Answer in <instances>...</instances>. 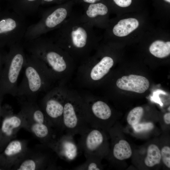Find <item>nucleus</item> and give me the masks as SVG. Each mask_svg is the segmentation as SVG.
I'll use <instances>...</instances> for the list:
<instances>
[{
  "label": "nucleus",
  "mask_w": 170,
  "mask_h": 170,
  "mask_svg": "<svg viewBox=\"0 0 170 170\" xmlns=\"http://www.w3.org/2000/svg\"><path fill=\"white\" fill-rule=\"evenodd\" d=\"M94 27L84 20L81 15L71 14L56 31L51 39L68 53L75 62L81 63L93 52L97 40Z\"/></svg>",
  "instance_id": "nucleus-1"
},
{
  "label": "nucleus",
  "mask_w": 170,
  "mask_h": 170,
  "mask_svg": "<svg viewBox=\"0 0 170 170\" xmlns=\"http://www.w3.org/2000/svg\"><path fill=\"white\" fill-rule=\"evenodd\" d=\"M23 47L30 54L43 62L58 84L65 85L72 76L75 62L51 38L41 36L26 41Z\"/></svg>",
  "instance_id": "nucleus-2"
},
{
  "label": "nucleus",
  "mask_w": 170,
  "mask_h": 170,
  "mask_svg": "<svg viewBox=\"0 0 170 170\" xmlns=\"http://www.w3.org/2000/svg\"><path fill=\"white\" fill-rule=\"evenodd\" d=\"M23 68L24 77L16 92L17 98L36 101L40 93H46L54 87L55 79L43 62L34 55L26 54Z\"/></svg>",
  "instance_id": "nucleus-3"
},
{
  "label": "nucleus",
  "mask_w": 170,
  "mask_h": 170,
  "mask_svg": "<svg viewBox=\"0 0 170 170\" xmlns=\"http://www.w3.org/2000/svg\"><path fill=\"white\" fill-rule=\"evenodd\" d=\"M62 132L72 136L81 135L90 127L86 120L81 93L68 89L61 119Z\"/></svg>",
  "instance_id": "nucleus-4"
},
{
  "label": "nucleus",
  "mask_w": 170,
  "mask_h": 170,
  "mask_svg": "<svg viewBox=\"0 0 170 170\" xmlns=\"http://www.w3.org/2000/svg\"><path fill=\"white\" fill-rule=\"evenodd\" d=\"M9 48L0 78V98L7 94L15 96L18 78L26 60L24 48L20 43Z\"/></svg>",
  "instance_id": "nucleus-5"
},
{
  "label": "nucleus",
  "mask_w": 170,
  "mask_h": 170,
  "mask_svg": "<svg viewBox=\"0 0 170 170\" xmlns=\"http://www.w3.org/2000/svg\"><path fill=\"white\" fill-rule=\"evenodd\" d=\"M68 6H58L44 11L37 22L27 27L24 38L33 40L60 28L72 14Z\"/></svg>",
  "instance_id": "nucleus-6"
},
{
  "label": "nucleus",
  "mask_w": 170,
  "mask_h": 170,
  "mask_svg": "<svg viewBox=\"0 0 170 170\" xmlns=\"http://www.w3.org/2000/svg\"><path fill=\"white\" fill-rule=\"evenodd\" d=\"M27 27L26 18L13 11L0 12V47L20 43Z\"/></svg>",
  "instance_id": "nucleus-7"
},
{
  "label": "nucleus",
  "mask_w": 170,
  "mask_h": 170,
  "mask_svg": "<svg viewBox=\"0 0 170 170\" xmlns=\"http://www.w3.org/2000/svg\"><path fill=\"white\" fill-rule=\"evenodd\" d=\"M68 90L65 85L58 84L45 93L40 106L54 127L61 133L62 117Z\"/></svg>",
  "instance_id": "nucleus-8"
},
{
  "label": "nucleus",
  "mask_w": 170,
  "mask_h": 170,
  "mask_svg": "<svg viewBox=\"0 0 170 170\" xmlns=\"http://www.w3.org/2000/svg\"><path fill=\"white\" fill-rule=\"evenodd\" d=\"M26 122L25 117L21 111L15 114L9 105L5 104L2 106L0 121V152L15 137L19 130L24 128Z\"/></svg>",
  "instance_id": "nucleus-9"
},
{
  "label": "nucleus",
  "mask_w": 170,
  "mask_h": 170,
  "mask_svg": "<svg viewBox=\"0 0 170 170\" xmlns=\"http://www.w3.org/2000/svg\"><path fill=\"white\" fill-rule=\"evenodd\" d=\"M82 96L87 122L90 127L99 128L101 122L108 120L112 112L105 102L98 99L90 93H81Z\"/></svg>",
  "instance_id": "nucleus-10"
},
{
  "label": "nucleus",
  "mask_w": 170,
  "mask_h": 170,
  "mask_svg": "<svg viewBox=\"0 0 170 170\" xmlns=\"http://www.w3.org/2000/svg\"><path fill=\"white\" fill-rule=\"evenodd\" d=\"M80 135L78 146L85 157L93 156L100 158L105 142L101 131L99 128L90 127Z\"/></svg>",
  "instance_id": "nucleus-11"
},
{
  "label": "nucleus",
  "mask_w": 170,
  "mask_h": 170,
  "mask_svg": "<svg viewBox=\"0 0 170 170\" xmlns=\"http://www.w3.org/2000/svg\"><path fill=\"white\" fill-rule=\"evenodd\" d=\"M26 141L13 139L0 153V166L3 169L13 168L28 152Z\"/></svg>",
  "instance_id": "nucleus-12"
},
{
  "label": "nucleus",
  "mask_w": 170,
  "mask_h": 170,
  "mask_svg": "<svg viewBox=\"0 0 170 170\" xmlns=\"http://www.w3.org/2000/svg\"><path fill=\"white\" fill-rule=\"evenodd\" d=\"M61 158L66 161L74 159L78 154L77 146L73 136L66 134H61L48 147Z\"/></svg>",
  "instance_id": "nucleus-13"
},
{
  "label": "nucleus",
  "mask_w": 170,
  "mask_h": 170,
  "mask_svg": "<svg viewBox=\"0 0 170 170\" xmlns=\"http://www.w3.org/2000/svg\"><path fill=\"white\" fill-rule=\"evenodd\" d=\"M26 153L13 168L17 170H35L54 168V162L48 155H41L28 157Z\"/></svg>",
  "instance_id": "nucleus-14"
},
{
  "label": "nucleus",
  "mask_w": 170,
  "mask_h": 170,
  "mask_svg": "<svg viewBox=\"0 0 170 170\" xmlns=\"http://www.w3.org/2000/svg\"><path fill=\"white\" fill-rule=\"evenodd\" d=\"M24 128L47 147L58 137L54 129L55 128L50 124L37 123L26 120Z\"/></svg>",
  "instance_id": "nucleus-15"
},
{
  "label": "nucleus",
  "mask_w": 170,
  "mask_h": 170,
  "mask_svg": "<svg viewBox=\"0 0 170 170\" xmlns=\"http://www.w3.org/2000/svg\"><path fill=\"white\" fill-rule=\"evenodd\" d=\"M116 85L121 89L141 94L148 89L150 83L145 77L131 74L118 79Z\"/></svg>",
  "instance_id": "nucleus-16"
},
{
  "label": "nucleus",
  "mask_w": 170,
  "mask_h": 170,
  "mask_svg": "<svg viewBox=\"0 0 170 170\" xmlns=\"http://www.w3.org/2000/svg\"><path fill=\"white\" fill-rule=\"evenodd\" d=\"M108 12V8L103 3H94L89 4L81 16L93 27L98 26L101 24L102 18L106 16Z\"/></svg>",
  "instance_id": "nucleus-17"
},
{
  "label": "nucleus",
  "mask_w": 170,
  "mask_h": 170,
  "mask_svg": "<svg viewBox=\"0 0 170 170\" xmlns=\"http://www.w3.org/2000/svg\"><path fill=\"white\" fill-rule=\"evenodd\" d=\"M42 0H13L11 3L13 11L26 18L36 12Z\"/></svg>",
  "instance_id": "nucleus-18"
},
{
  "label": "nucleus",
  "mask_w": 170,
  "mask_h": 170,
  "mask_svg": "<svg viewBox=\"0 0 170 170\" xmlns=\"http://www.w3.org/2000/svg\"><path fill=\"white\" fill-rule=\"evenodd\" d=\"M138 20L133 18L122 20L113 27L112 31L115 36L122 37L126 36L139 26Z\"/></svg>",
  "instance_id": "nucleus-19"
},
{
  "label": "nucleus",
  "mask_w": 170,
  "mask_h": 170,
  "mask_svg": "<svg viewBox=\"0 0 170 170\" xmlns=\"http://www.w3.org/2000/svg\"><path fill=\"white\" fill-rule=\"evenodd\" d=\"M112 153L116 159L122 160L129 158L132 154V151L129 144L124 140H120L114 146Z\"/></svg>",
  "instance_id": "nucleus-20"
},
{
  "label": "nucleus",
  "mask_w": 170,
  "mask_h": 170,
  "mask_svg": "<svg viewBox=\"0 0 170 170\" xmlns=\"http://www.w3.org/2000/svg\"><path fill=\"white\" fill-rule=\"evenodd\" d=\"M150 53L155 56L162 58L170 54V42L158 40L153 42L149 47Z\"/></svg>",
  "instance_id": "nucleus-21"
},
{
  "label": "nucleus",
  "mask_w": 170,
  "mask_h": 170,
  "mask_svg": "<svg viewBox=\"0 0 170 170\" xmlns=\"http://www.w3.org/2000/svg\"><path fill=\"white\" fill-rule=\"evenodd\" d=\"M161 159V151L158 147L153 144L148 147L147 155L144 159V163L148 167H151L158 164Z\"/></svg>",
  "instance_id": "nucleus-22"
},
{
  "label": "nucleus",
  "mask_w": 170,
  "mask_h": 170,
  "mask_svg": "<svg viewBox=\"0 0 170 170\" xmlns=\"http://www.w3.org/2000/svg\"><path fill=\"white\" fill-rule=\"evenodd\" d=\"M85 162L73 168L76 170H100L99 158L96 157L89 156L85 157Z\"/></svg>",
  "instance_id": "nucleus-23"
},
{
  "label": "nucleus",
  "mask_w": 170,
  "mask_h": 170,
  "mask_svg": "<svg viewBox=\"0 0 170 170\" xmlns=\"http://www.w3.org/2000/svg\"><path fill=\"white\" fill-rule=\"evenodd\" d=\"M144 113L143 108L138 106L132 109L128 113L127 120L128 123L132 126L139 123Z\"/></svg>",
  "instance_id": "nucleus-24"
},
{
  "label": "nucleus",
  "mask_w": 170,
  "mask_h": 170,
  "mask_svg": "<svg viewBox=\"0 0 170 170\" xmlns=\"http://www.w3.org/2000/svg\"><path fill=\"white\" fill-rule=\"evenodd\" d=\"M132 127L134 131L137 133L149 131L154 128L153 123L151 122L139 123Z\"/></svg>",
  "instance_id": "nucleus-25"
},
{
  "label": "nucleus",
  "mask_w": 170,
  "mask_h": 170,
  "mask_svg": "<svg viewBox=\"0 0 170 170\" xmlns=\"http://www.w3.org/2000/svg\"><path fill=\"white\" fill-rule=\"evenodd\" d=\"M161 159L164 164L170 168V148L165 146H164L161 151Z\"/></svg>",
  "instance_id": "nucleus-26"
},
{
  "label": "nucleus",
  "mask_w": 170,
  "mask_h": 170,
  "mask_svg": "<svg viewBox=\"0 0 170 170\" xmlns=\"http://www.w3.org/2000/svg\"><path fill=\"white\" fill-rule=\"evenodd\" d=\"M8 53L3 48L0 47V78L6 60Z\"/></svg>",
  "instance_id": "nucleus-27"
},
{
  "label": "nucleus",
  "mask_w": 170,
  "mask_h": 170,
  "mask_svg": "<svg viewBox=\"0 0 170 170\" xmlns=\"http://www.w3.org/2000/svg\"><path fill=\"white\" fill-rule=\"evenodd\" d=\"M117 5L122 7L129 6L132 3V0H113Z\"/></svg>",
  "instance_id": "nucleus-28"
},
{
  "label": "nucleus",
  "mask_w": 170,
  "mask_h": 170,
  "mask_svg": "<svg viewBox=\"0 0 170 170\" xmlns=\"http://www.w3.org/2000/svg\"><path fill=\"white\" fill-rule=\"evenodd\" d=\"M163 119L165 122L167 124H170V113H166L163 116Z\"/></svg>",
  "instance_id": "nucleus-29"
},
{
  "label": "nucleus",
  "mask_w": 170,
  "mask_h": 170,
  "mask_svg": "<svg viewBox=\"0 0 170 170\" xmlns=\"http://www.w3.org/2000/svg\"><path fill=\"white\" fill-rule=\"evenodd\" d=\"M84 2L87 3H89L90 4L95 3L97 1H99L100 0H82Z\"/></svg>",
  "instance_id": "nucleus-30"
},
{
  "label": "nucleus",
  "mask_w": 170,
  "mask_h": 170,
  "mask_svg": "<svg viewBox=\"0 0 170 170\" xmlns=\"http://www.w3.org/2000/svg\"><path fill=\"white\" fill-rule=\"evenodd\" d=\"M3 97L0 98V121L1 119V112H2V103L3 100Z\"/></svg>",
  "instance_id": "nucleus-31"
},
{
  "label": "nucleus",
  "mask_w": 170,
  "mask_h": 170,
  "mask_svg": "<svg viewBox=\"0 0 170 170\" xmlns=\"http://www.w3.org/2000/svg\"><path fill=\"white\" fill-rule=\"evenodd\" d=\"M165 1L169 3L170 2V0H164Z\"/></svg>",
  "instance_id": "nucleus-32"
},
{
  "label": "nucleus",
  "mask_w": 170,
  "mask_h": 170,
  "mask_svg": "<svg viewBox=\"0 0 170 170\" xmlns=\"http://www.w3.org/2000/svg\"><path fill=\"white\" fill-rule=\"evenodd\" d=\"M3 169L0 166V170Z\"/></svg>",
  "instance_id": "nucleus-33"
},
{
  "label": "nucleus",
  "mask_w": 170,
  "mask_h": 170,
  "mask_svg": "<svg viewBox=\"0 0 170 170\" xmlns=\"http://www.w3.org/2000/svg\"><path fill=\"white\" fill-rule=\"evenodd\" d=\"M168 110H169V111H170V106H169L168 108Z\"/></svg>",
  "instance_id": "nucleus-34"
},
{
  "label": "nucleus",
  "mask_w": 170,
  "mask_h": 170,
  "mask_svg": "<svg viewBox=\"0 0 170 170\" xmlns=\"http://www.w3.org/2000/svg\"></svg>",
  "instance_id": "nucleus-35"
},
{
  "label": "nucleus",
  "mask_w": 170,
  "mask_h": 170,
  "mask_svg": "<svg viewBox=\"0 0 170 170\" xmlns=\"http://www.w3.org/2000/svg\"></svg>",
  "instance_id": "nucleus-36"
}]
</instances>
